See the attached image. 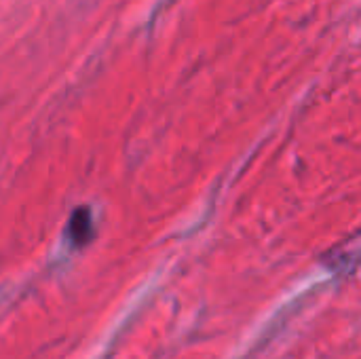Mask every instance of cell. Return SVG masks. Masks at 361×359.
Wrapping results in <instances>:
<instances>
[{
  "label": "cell",
  "instance_id": "obj_1",
  "mask_svg": "<svg viewBox=\"0 0 361 359\" xmlns=\"http://www.w3.org/2000/svg\"><path fill=\"white\" fill-rule=\"evenodd\" d=\"M89 220L85 218V220H78V216L76 218H72V239H74V243H85L87 239H89Z\"/></svg>",
  "mask_w": 361,
  "mask_h": 359
}]
</instances>
